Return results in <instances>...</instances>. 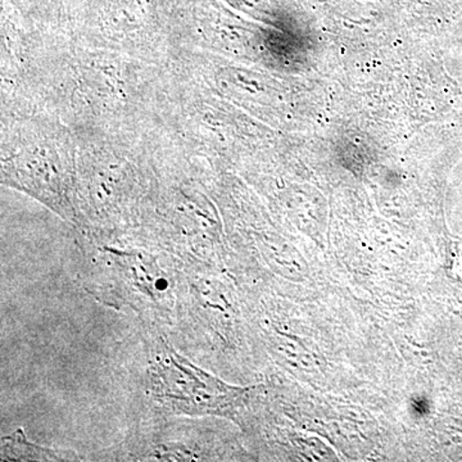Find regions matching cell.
<instances>
[{"mask_svg": "<svg viewBox=\"0 0 462 462\" xmlns=\"http://www.w3.org/2000/svg\"><path fill=\"white\" fill-rule=\"evenodd\" d=\"M152 328L145 340L143 392L152 413L166 416L221 415L233 389L179 354Z\"/></svg>", "mask_w": 462, "mask_h": 462, "instance_id": "7a4b0ae2", "label": "cell"}, {"mask_svg": "<svg viewBox=\"0 0 462 462\" xmlns=\"http://www.w3.org/2000/svg\"><path fill=\"white\" fill-rule=\"evenodd\" d=\"M141 422L121 447L120 460H217L212 431L202 421L171 420L166 415Z\"/></svg>", "mask_w": 462, "mask_h": 462, "instance_id": "3957f363", "label": "cell"}, {"mask_svg": "<svg viewBox=\"0 0 462 462\" xmlns=\"http://www.w3.org/2000/svg\"><path fill=\"white\" fill-rule=\"evenodd\" d=\"M141 249L99 248L87 260V289L100 302L130 309L152 328L173 324L180 287V264Z\"/></svg>", "mask_w": 462, "mask_h": 462, "instance_id": "6da1fadb", "label": "cell"}, {"mask_svg": "<svg viewBox=\"0 0 462 462\" xmlns=\"http://www.w3.org/2000/svg\"><path fill=\"white\" fill-rule=\"evenodd\" d=\"M76 455L69 451L36 446L27 440L23 430L3 438V461H66L76 460Z\"/></svg>", "mask_w": 462, "mask_h": 462, "instance_id": "277c9868", "label": "cell"}]
</instances>
